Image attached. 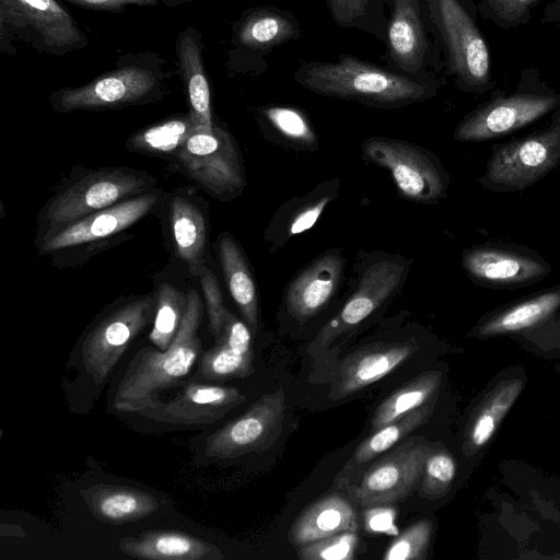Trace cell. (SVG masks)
Instances as JSON below:
<instances>
[{"label":"cell","mask_w":560,"mask_h":560,"mask_svg":"<svg viewBox=\"0 0 560 560\" xmlns=\"http://www.w3.org/2000/svg\"><path fill=\"white\" fill-rule=\"evenodd\" d=\"M293 79L315 94L385 109L428 101L442 86L438 74H401L348 54L336 60L301 61Z\"/></svg>","instance_id":"1"},{"label":"cell","mask_w":560,"mask_h":560,"mask_svg":"<svg viewBox=\"0 0 560 560\" xmlns=\"http://www.w3.org/2000/svg\"><path fill=\"white\" fill-rule=\"evenodd\" d=\"M205 307L198 292L190 289L179 329L168 349H140L116 382L110 397L115 411L142 416L158 405L163 390L188 381L202 353L198 329Z\"/></svg>","instance_id":"2"},{"label":"cell","mask_w":560,"mask_h":560,"mask_svg":"<svg viewBox=\"0 0 560 560\" xmlns=\"http://www.w3.org/2000/svg\"><path fill=\"white\" fill-rule=\"evenodd\" d=\"M175 75L177 71L155 51L126 52L86 84L52 92L49 103L61 114L145 105L163 100Z\"/></svg>","instance_id":"3"},{"label":"cell","mask_w":560,"mask_h":560,"mask_svg":"<svg viewBox=\"0 0 560 560\" xmlns=\"http://www.w3.org/2000/svg\"><path fill=\"white\" fill-rule=\"evenodd\" d=\"M156 303V293L130 298L101 315L81 335L71 362L78 384L89 394L98 395L135 339L153 323Z\"/></svg>","instance_id":"4"},{"label":"cell","mask_w":560,"mask_h":560,"mask_svg":"<svg viewBox=\"0 0 560 560\" xmlns=\"http://www.w3.org/2000/svg\"><path fill=\"white\" fill-rule=\"evenodd\" d=\"M430 20L440 37L444 72L464 92L483 95L497 81L492 75L491 54L478 26L475 0H424Z\"/></svg>","instance_id":"5"},{"label":"cell","mask_w":560,"mask_h":560,"mask_svg":"<svg viewBox=\"0 0 560 560\" xmlns=\"http://www.w3.org/2000/svg\"><path fill=\"white\" fill-rule=\"evenodd\" d=\"M559 105L560 93L541 78L540 70L523 68L513 91L494 88L488 100L460 119L453 139L481 142L503 138L551 114Z\"/></svg>","instance_id":"6"},{"label":"cell","mask_w":560,"mask_h":560,"mask_svg":"<svg viewBox=\"0 0 560 560\" xmlns=\"http://www.w3.org/2000/svg\"><path fill=\"white\" fill-rule=\"evenodd\" d=\"M411 259L381 250L361 252L353 266L351 291L317 332L314 346L329 347L386 307L404 288Z\"/></svg>","instance_id":"7"},{"label":"cell","mask_w":560,"mask_h":560,"mask_svg":"<svg viewBox=\"0 0 560 560\" xmlns=\"http://www.w3.org/2000/svg\"><path fill=\"white\" fill-rule=\"evenodd\" d=\"M155 183L147 172L125 166L88 170L68 179L39 212L40 241L88 214L153 189Z\"/></svg>","instance_id":"8"},{"label":"cell","mask_w":560,"mask_h":560,"mask_svg":"<svg viewBox=\"0 0 560 560\" xmlns=\"http://www.w3.org/2000/svg\"><path fill=\"white\" fill-rule=\"evenodd\" d=\"M14 42L56 57L89 46L86 34L58 0H0L1 52L16 54Z\"/></svg>","instance_id":"9"},{"label":"cell","mask_w":560,"mask_h":560,"mask_svg":"<svg viewBox=\"0 0 560 560\" xmlns=\"http://www.w3.org/2000/svg\"><path fill=\"white\" fill-rule=\"evenodd\" d=\"M560 165V105L539 129L494 143L485 173L476 182L493 192L525 190Z\"/></svg>","instance_id":"10"},{"label":"cell","mask_w":560,"mask_h":560,"mask_svg":"<svg viewBox=\"0 0 560 560\" xmlns=\"http://www.w3.org/2000/svg\"><path fill=\"white\" fill-rule=\"evenodd\" d=\"M362 159L385 168L398 195L409 201L435 205L447 197L451 176L441 160L418 144L370 137L361 144Z\"/></svg>","instance_id":"11"},{"label":"cell","mask_w":560,"mask_h":560,"mask_svg":"<svg viewBox=\"0 0 560 560\" xmlns=\"http://www.w3.org/2000/svg\"><path fill=\"white\" fill-rule=\"evenodd\" d=\"M388 9L385 67L407 75L444 71L443 48L424 0H384Z\"/></svg>","instance_id":"12"},{"label":"cell","mask_w":560,"mask_h":560,"mask_svg":"<svg viewBox=\"0 0 560 560\" xmlns=\"http://www.w3.org/2000/svg\"><path fill=\"white\" fill-rule=\"evenodd\" d=\"M177 166L206 192L222 201L238 197L246 177L240 149L228 129L196 132L174 154Z\"/></svg>","instance_id":"13"},{"label":"cell","mask_w":560,"mask_h":560,"mask_svg":"<svg viewBox=\"0 0 560 560\" xmlns=\"http://www.w3.org/2000/svg\"><path fill=\"white\" fill-rule=\"evenodd\" d=\"M300 21L290 10L275 5L245 9L232 25L226 68L230 74L258 75L277 47L302 36Z\"/></svg>","instance_id":"14"},{"label":"cell","mask_w":560,"mask_h":560,"mask_svg":"<svg viewBox=\"0 0 560 560\" xmlns=\"http://www.w3.org/2000/svg\"><path fill=\"white\" fill-rule=\"evenodd\" d=\"M431 447L420 436L401 443L350 480L348 497L365 509L406 500L419 487Z\"/></svg>","instance_id":"15"},{"label":"cell","mask_w":560,"mask_h":560,"mask_svg":"<svg viewBox=\"0 0 560 560\" xmlns=\"http://www.w3.org/2000/svg\"><path fill=\"white\" fill-rule=\"evenodd\" d=\"M462 268L472 283L493 290L529 287L552 271V265L538 252L503 241H487L464 249Z\"/></svg>","instance_id":"16"},{"label":"cell","mask_w":560,"mask_h":560,"mask_svg":"<svg viewBox=\"0 0 560 560\" xmlns=\"http://www.w3.org/2000/svg\"><path fill=\"white\" fill-rule=\"evenodd\" d=\"M287 409L283 387L266 393L244 413L205 438L201 455L210 459H232L268 450L278 440Z\"/></svg>","instance_id":"17"},{"label":"cell","mask_w":560,"mask_h":560,"mask_svg":"<svg viewBox=\"0 0 560 560\" xmlns=\"http://www.w3.org/2000/svg\"><path fill=\"white\" fill-rule=\"evenodd\" d=\"M245 401L246 396L236 387L188 380L142 417L177 427L208 425Z\"/></svg>","instance_id":"18"},{"label":"cell","mask_w":560,"mask_h":560,"mask_svg":"<svg viewBox=\"0 0 560 560\" xmlns=\"http://www.w3.org/2000/svg\"><path fill=\"white\" fill-rule=\"evenodd\" d=\"M346 266L341 249L329 248L299 270L283 295L289 316L303 325L326 310L341 289Z\"/></svg>","instance_id":"19"},{"label":"cell","mask_w":560,"mask_h":560,"mask_svg":"<svg viewBox=\"0 0 560 560\" xmlns=\"http://www.w3.org/2000/svg\"><path fill=\"white\" fill-rule=\"evenodd\" d=\"M161 200V191L153 188L88 214L42 240L39 249L44 254L52 253L107 238L150 214Z\"/></svg>","instance_id":"20"},{"label":"cell","mask_w":560,"mask_h":560,"mask_svg":"<svg viewBox=\"0 0 560 560\" xmlns=\"http://www.w3.org/2000/svg\"><path fill=\"white\" fill-rule=\"evenodd\" d=\"M419 349L415 338L364 346L340 361L331 396L340 399L360 392L400 366Z\"/></svg>","instance_id":"21"},{"label":"cell","mask_w":560,"mask_h":560,"mask_svg":"<svg viewBox=\"0 0 560 560\" xmlns=\"http://www.w3.org/2000/svg\"><path fill=\"white\" fill-rule=\"evenodd\" d=\"M252 339L246 323L229 312L222 336L201 353L188 380L221 384L252 375L255 371Z\"/></svg>","instance_id":"22"},{"label":"cell","mask_w":560,"mask_h":560,"mask_svg":"<svg viewBox=\"0 0 560 560\" xmlns=\"http://www.w3.org/2000/svg\"><path fill=\"white\" fill-rule=\"evenodd\" d=\"M205 47L201 33L194 26L185 27L175 42L177 75L198 132H211L214 125L210 83L203 61Z\"/></svg>","instance_id":"23"},{"label":"cell","mask_w":560,"mask_h":560,"mask_svg":"<svg viewBox=\"0 0 560 560\" xmlns=\"http://www.w3.org/2000/svg\"><path fill=\"white\" fill-rule=\"evenodd\" d=\"M122 553L144 560H220L224 556L213 544L187 532L152 529L119 540Z\"/></svg>","instance_id":"24"},{"label":"cell","mask_w":560,"mask_h":560,"mask_svg":"<svg viewBox=\"0 0 560 560\" xmlns=\"http://www.w3.org/2000/svg\"><path fill=\"white\" fill-rule=\"evenodd\" d=\"M339 189V179H327L303 196L285 201L266 229L265 241L270 244V252L313 228L328 205L338 197Z\"/></svg>","instance_id":"25"},{"label":"cell","mask_w":560,"mask_h":560,"mask_svg":"<svg viewBox=\"0 0 560 560\" xmlns=\"http://www.w3.org/2000/svg\"><path fill=\"white\" fill-rule=\"evenodd\" d=\"M559 310L560 283H557L487 314L470 335L486 338L522 332L547 320Z\"/></svg>","instance_id":"26"},{"label":"cell","mask_w":560,"mask_h":560,"mask_svg":"<svg viewBox=\"0 0 560 560\" xmlns=\"http://www.w3.org/2000/svg\"><path fill=\"white\" fill-rule=\"evenodd\" d=\"M91 513L108 524H127L154 514L160 501L153 493L126 486L97 483L82 492Z\"/></svg>","instance_id":"27"},{"label":"cell","mask_w":560,"mask_h":560,"mask_svg":"<svg viewBox=\"0 0 560 560\" xmlns=\"http://www.w3.org/2000/svg\"><path fill=\"white\" fill-rule=\"evenodd\" d=\"M358 529V517L351 502L331 493L305 509L292 524L288 538L294 546L310 544L338 533Z\"/></svg>","instance_id":"28"},{"label":"cell","mask_w":560,"mask_h":560,"mask_svg":"<svg viewBox=\"0 0 560 560\" xmlns=\"http://www.w3.org/2000/svg\"><path fill=\"white\" fill-rule=\"evenodd\" d=\"M218 254L230 295L255 336L259 327V300L248 260L236 240L226 232L218 238Z\"/></svg>","instance_id":"29"},{"label":"cell","mask_w":560,"mask_h":560,"mask_svg":"<svg viewBox=\"0 0 560 560\" xmlns=\"http://www.w3.org/2000/svg\"><path fill=\"white\" fill-rule=\"evenodd\" d=\"M168 222L176 255L198 277L205 267L207 219L200 207L184 194H174L168 203Z\"/></svg>","instance_id":"30"},{"label":"cell","mask_w":560,"mask_h":560,"mask_svg":"<svg viewBox=\"0 0 560 560\" xmlns=\"http://www.w3.org/2000/svg\"><path fill=\"white\" fill-rule=\"evenodd\" d=\"M434 402L435 399L432 398L400 419L373 431V434L357 447L350 459L340 470L337 478L338 486L345 487L355 477L359 468L395 446L410 432L427 422L432 413Z\"/></svg>","instance_id":"31"},{"label":"cell","mask_w":560,"mask_h":560,"mask_svg":"<svg viewBox=\"0 0 560 560\" xmlns=\"http://www.w3.org/2000/svg\"><path fill=\"white\" fill-rule=\"evenodd\" d=\"M523 386L521 378L505 380L487 395L467 428L464 444L467 454L479 451L492 439Z\"/></svg>","instance_id":"32"},{"label":"cell","mask_w":560,"mask_h":560,"mask_svg":"<svg viewBox=\"0 0 560 560\" xmlns=\"http://www.w3.org/2000/svg\"><path fill=\"white\" fill-rule=\"evenodd\" d=\"M198 132L190 112L176 114L132 133L126 141L130 152L172 158Z\"/></svg>","instance_id":"33"},{"label":"cell","mask_w":560,"mask_h":560,"mask_svg":"<svg viewBox=\"0 0 560 560\" xmlns=\"http://www.w3.org/2000/svg\"><path fill=\"white\" fill-rule=\"evenodd\" d=\"M442 373L428 371L395 390L376 408L371 420L372 432L423 406L436 395Z\"/></svg>","instance_id":"34"},{"label":"cell","mask_w":560,"mask_h":560,"mask_svg":"<svg viewBox=\"0 0 560 560\" xmlns=\"http://www.w3.org/2000/svg\"><path fill=\"white\" fill-rule=\"evenodd\" d=\"M260 125L284 142L302 150H315L318 137L307 115L288 105H268L256 109Z\"/></svg>","instance_id":"35"},{"label":"cell","mask_w":560,"mask_h":560,"mask_svg":"<svg viewBox=\"0 0 560 560\" xmlns=\"http://www.w3.org/2000/svg\"><path fill=\"white\" fill-rule=\"evenodd\" d=\"M334 23L357 30L385 43L387 15L384 0H326Z\"/></svg>","instance_id":"36"},{"label":"cell","mask_w":560,"mask_h":560,"mask_svg":"<svg viewBox=\"0 0 560 560\" xmlns=\"http://www.w3.org/2000/svg\"><path fill=\"white\" fill-rule=\"evenodd\" d=\"M158 303L149 340L159 350H166L175 338L186 306L187 293L179 291L170 283L159 287Z\"/></svg>","instance_id":"37"},{"label":"cell","mask_w":560,"mask_h":560,"mask_svg":"<svg viewBox=\"0 0 560 560\" xmlns=\"http://www.w3.org/2000/svg\"><path fill=\"white\" fill-rule=\"evenodd\" d=\"M455 475L456 463L453 456L446 451L431 447L418 487L419 495L429 500L443 497L448 491Z\"/></svg>","instance_id":"38"},{"label":"cell","mask_w":560,"mask_h":560,"mask_svg":"<svg viewBox=\"0 0 560 560\" xmlns=\"http://www.w3.org/2000/svg\"><path fill=\"white\" fill-rule=\"evenodd\" d=\"M542 0H478L482 19L491 21L502 30L516 28L532 19V11Z\"/></svg>","instance_id":"39"},{"label":"cell","mask_w":560,"mask_h":560,"mask_svg":"<svg viewBox=\"0 0 560 560\" xmlns=\"http://www.w3.org/2000/svg\"><path fill=\"white\" fill-rule=\"evenodd\" d=\"M432 536V523L423 518L406 528L385 550V560H422L425 558Z\"/></svg>","instance_id":"40"},{"label":"cell","mask_w":560,"mask_h":560,"mask_svg":"<svg viewBox=\"0 0 560 560\" xmlns=\"http://www.w3.org/2000/svg\"><path fill=\"white\" fill-rule=\"evenodd\" d=\"M357 530H347L299 547L301 560H352L358 546Z\"/></svg>","instance_id":"41"},{"label":"cell","mask_w":560,"mask_h":560,"mask_svg":"<svg viewBox=\"0 0 560 560\" xmlns=\"http://www.w3.org/2000/svg\"><path fill=\"white\" fill-rule=\"evenodd\" d=\"M198 277L200 278L205 306L208 312L209 330L215 341L223 334L225 319L230 311L224 306L223 294L215 275L205 266Z\"/></svg>","instance_id":"42"},{"label":"cell","mask_w":560,"mask_h":560,"mask_svg":"<svg viewBox=\"0 0 560 560\" xmlns=\"http://www.w3.org/2000/svg\"><path fill=\"white\" fill-rule=\"evenodd\" d=\"M74 5L103 12H121L129 5H149L154 7L159 4L168 8L177 7L180 4L189 3L196 0H63Z\"/></svg>","instance_id":"43"},{"label":"cell","mask_w":560,"mask_h":560,"mask_svg":"<svg viewBox=\"0 0 560 560\" xmlns=\"http://www.w3.org/2000/svg\"><path fill=\"white\" fill-rule=\"evenodd\" d=\"M396 512L387 505H376L366 508L364 514L365 528L374 534L397 535L395 526Z\"/></svg>","instance_id":"44"},{"label":"cell","mask_w":560,"mask_h":560,"mask_svg":"<svg viewBox=\"0 0 560 560\" xmlns=\"http://www.w3.org/2000/svg\"><path fill=\"white\" fill-rule=\"evenodd\" d=\"M541 22L544 24L560 23V0H553L546 4Z\"/></svg>","instance_id":"45"}]
</instances>
